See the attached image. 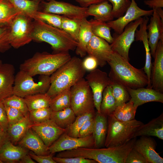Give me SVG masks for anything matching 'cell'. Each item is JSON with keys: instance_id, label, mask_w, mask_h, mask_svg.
Returning <instances> with one entry per match:
<instances>
[{"instance_id": "51", "label": "cell", "mask_w": 163, "mask_h": 163, "mask_svg": "<svg viewBox=\"0 0 163 163\" xmlns=\"http://www.w3.org/2000/svg\"><path fill=\"white\" fill-rule=\"evenodd\" d=\"M83 66L86 71H91L96 69L98 66L96 59L88 56L82 61Z\"/></svg>"}, {"instance_id": "43", "label": "cell", "mask_w": 163, "mask_h": 163, "mask_svg": "<svg viewBox=\"0 0 163 163\" xmlns=\"http://www.w3.org/2000/svg\"><path fill=\"white\" fill-rule=\"evenodd\" d=\"M113 6L112 13L114 18L123 16L129 7L131 0H108Z\"/></svg>"}, {"instance_id": "27", "label": "cell", "mask_w": 163, "mask_h": 163, "mask_svg": "<svg viewBox=\"0 0 163 163\" xmlns=\"http://www.w3.org/2000/svg\"><path fill=\"white\" fill-rule=\"evenodd\" d=\"M29 113L17 123L9 126L7 132L9 140L13 143H18L30 128L32 123L29 119Z\"/></svg>"}, {"instance_id": "8", "label": "cell", "mask_w": 163, "mask_h": 163, "mask_svg": "<svg viewBox=\"0 0 163 163\" xmlns=\"http://www.w3.org/2000/svg\"><path fill=\"white\" fill-rule=\"evenodd\" d=\"M33 20L22 13L16 15L12 20L9 24V40L11 47L18 49L32 41Z\"/></svg>"}, {"instance_id": "24", "label": "cell", "mask_w": 163, "mask_h": 163, "mask_svg": "<svg viewBox=\"0 0 163 163\" xmlns=\"http://www.w3.org/2000/svg\"><path fill=\"white\" fill-rule=\"evenodd\" d=\"M108 129L107 116L97 112L94 117L93 136L94 148H101L104 145Z\"/></svg>"}, {"instance_id": "13", "label": "cell", "mask_w": 163, "mask_h": 163, "mask_svg": "<svg viewBox=\"0 0 163 163\" xmlns=\"http://www.w3.org/2000/svg\"><path fill=\"white\" fill-rule=\"evenodd\" d=\"M94 142L92 134L82 138L70 136L66 132L61 135L48 148L50 154L54 153L80 147L94 148Z\"/></svg>"}, {"instance_id": "55", "label": "cell", "mask_w": 163, "mask_h": 163, "mask_svg": "<svg viewBox=\"0 0 163 163\" xmlns=\"http://www.w3.org/2000/svg\"><path fill=\"white\" fill-rule=\"evenodd\" d=\"M19 163H36L33 159L31 157L29 154H27L25 155L20 161Z\"/></svg>"}, {"instance_id": "54", "label": "cell", "mask_w": 163, "mask_h": 163, "mask_svg": "<svg viewBox=\"0 0 163 163\" xmlns=\"http://www.w3.org/2000/svg\"><path fill=\"white\" fill-rule=\"evenodd\" d=\"M9 140V137L7 132L0 130V150L3 145Z\"/></svg>"}, {"instance_id": "58", "label": "cell", "mask_w": 163, "mask_h": 163, "mask_svg": "<svg viewBox=\"0 0 163 163\" xmlns=\"http://www.w3.org/2000/svg\"><path fill=\"white\" fill-rule=\"evenodd\" d=\"M3 130L2 129L1 127L0 126V130Z\"/></svg>"}, {"instance_id": "59", "label": "cell", "mask_w": 163, "mask_h": 163, "mask_svg": "<svg viewBox=\"0 0 163 163\" xmlns=\"http://www.w3.org/2000/svg\"><path fill=\"white\" fill-rule=\"evenodd\" d=\"M0 163H2L0 160Z\"/></svg>"}, {"instance_id": "61", "label": "cell", "mask_w": 163, "mask_h": 163, "mask_svg": "<svg viewBox=\"0 0 163 163\" xmlns=\"http://www.w3.org/2000/svg\"></svg>"}, {"instance_id": "6", "label": "cell", "mask_w": 163, "mask_h": 163, "mask_svg": "<svg viewBox=\"0 0 163 163\" xmlns=\"http://www.w3.org/2000/svg\"><path fill=\"white\" fill-rule=\"evenodd\" d=\"M50 84V76L40 75L39 81L36 82L33 76L20 70L15 75L13 94L24 98L29 95L45 93Z\"/></svg>"}, {"instance_id": "52", "label": "cell", "mask_w": 163, "mask_h": 163, "mask_svg": "<svg viewBox=\"0 0 163 163\" xmlns=\"http://www.w3.org/2000/svg\"><path fill=\"white\" fill-rule=\"evenodd\" d=\"M144 3L152 9L163 7V0H145Z\"/></svg>"}, {"instance_id": "41", "label": "cell", "mask_w": 163, "mask_h": 163, "mask_svg": "<svg viewBox=\"0 0 163 163\" xmlns=\"http://www.w3.org/2000/svg\"><path fill=\"white\" fill-rule=\"evenodd\" d=\"M2 102L5 105L18 110L24 116H27L29 113L28 108L23 97L13 94L5 98Z\"/></svg>"}, {"instance_id": "39", "label": "cell", "mask_w": 163, "mask_h": 163, "mask_svg": "<svg viewBox=\"0 0 163 163\" xmlns=\"http://www.w3.org/2000/svg\"><path fill=\"white\" fill-rule=\"evenodd\" d=\"M82 20L71 18L62 16V29L77 42Z\"/></svg>"}, {"instance_id": "38", "label": "cell", "mask_w": 163, "mask_h": 163, "mask_svg": "<svg viewBox=\"0 0 163 163\" xmlns=\"http://www.w3.org/2000/svg\"><path fill=\"white\" fill-rule=\"evenodd\" d=\"M30 18L33 20L40 21L62 29V16L38 11L34 13Z\"/></svg>"}, {"instance_id": "40", "label": "cell", "mask_w": 163, "mask_h": 163, "mask_svg": "<svg viewBox=\"0 0 163 163\" xmlns=\"http://www.w3.org/2000/svg\"><path fill=\"white\" fill-rule=\"evenodd\" d=\"M110 85L117 107L130 100V95L125 87L112 81Z\"/></svg>"}, {"instance_id": "35", "label": "cell", "mask_w": 163, "mask_h": 163, "mask_svg": "<svg viewBox=\"0 0 163 163\" xmlns=\"http://www.w3.org/2000/svg\"><path fill=\"white\" fill-rule=\"evenodd\" d=\"M71 107L70 88H67L51 98L50 107L53 111H59Z\"/></svg>"}, {"instance_id": "46", "label": "cell", "mask_w": 163, "mask_h": 163, "mask_svg": "<svg viewBox=\"0 0 163 163\" xmlns=\"http://www.w3.org/2000/svg\"><path fill=\"white\" fill-rule=\"evenodd\" d=\"M53 160L58 163H96L94 160L81 157L61 158L53 157Z\"/></svg>"}, {"instance_id": "5", "label": "cell", "mask_w": 163, "mask_h": 163, "mask_svg": "<svg viewBox=\"0 0 163 163\" xmlns=\"http://www.w3.org/2000/svg\"><path fill=\"white\" fill-rule=\"evenodd\" d=\"M108 129L104 146L122 145L133 138L137 129L144 123L135 119L127 122L117 120L112 114L107 116Z\"/></svg>"}, {"instance_id": "19", "label": "cell", "mask_w": 163, "mask_h": 163, "mask_svg": "<svg viewBox=\"0 0 163 163\" xmlns=\"http://www.w3.org/2000/svg\"><path fill=\"white\" fill-rule=\"evenodd\" d=\"M153 13L149 24L147 26L148 30V38L151 55L154 58L156 47L159 40L163 42V21L156 9H152Z\"/></svg>"}, {"instance_id": "29", "label": "cell", "mask_w": 163, "mask_h": 163, "mask_svg": "<svg viewBox=\"0 0 163 163\" xmlns=\"http://www.w3.org/2000/svg\"><path fill=\"white\" fill-rule=\"evenodd\" d=\"M136 41L142 42L145 53V61L143 70L146 74L149 81V85L147 88H149L152 64L151 63V55L149 45L147 32L145 29H142L138 31L135 35Z\"/></svg>"}, {"instance_id": "30", "label": "cell", "mask_w": 163, "mask_h": 163, "mask_svg": "<svg viewBox=\"0 0 163 163\" xmlns=\"http://www.w3.org/2000/svg\"><path fill=\"white\" fill-rule=\"evenodd\" d=\"M24 98L29 111L41 108L49 107L51 99L46 93L29 95Z\"/></svg>"}, {"instance_id": "60", "label": "cell", "mask_w": 163, "mask_h": 163, "mask_svg": "<svg viewBox=\"0 0 163 163\" xmlns=\"http://www.w3.org/2000/svg\"><path fill=\"white\" fill-rule=\"evenodd\" d=\"M50 0H46V1H50Z\"/></svg>"}, {"instance_id": "36", "label": "cell", "mask_w": 163, "mask_h": 163, "mask_svg": "<svg viewBox=\"0 0 163 163\" xmlns=\"http://www.w3.org/2000/svg\"><path fill=\"white\" fill-rule=\"evenodd\" d=\"M21 13L8 0H0V25H9L14 18Z\"/></svg>"}, {"instance_id": "10", "label": "cell", "mask_w": 163, "mask_h": 163, "mask_svg": "<svg viewBox=\"0 0 163 163\" xmlns=\"http://www.w3.org/2000/svg\"><path fill=\"white\" fill-rule=\"evenodd\" d=\"M40 7L43 12L53 13L69 18L82 19L88 16L87 8H84L71 3L56 0L45 1L42 0Z\"/></svg>"}, {"instance_id": "32", "label": "cell", "mask_w": 163, "mask_h": 163, "mask_svg": "<svg viewBox=\"0 0 163 163\" xmlns=\"http://www.w3.org/2000/svg\"><path fill=\"white\" fill-rule=\"evenodd\" d=\"M18 11L30 18L39 11L42 0H8Z\"/></svg>"}, {"instance_id": "11", "label": "cell", "mask_w": 163, "mask_h": 163, "mask_svg": "<svg viewBox=\"0 0 163 163\" xmlns=\"http://www.w3.org/2000/svg\"><path fill=\"white\" fill-rule=\"evenodd\" d=\"M85 79L92 91L95 108L100 113V105L104 89L110 85L112 81L107 73L99 69L90 71Z\"/></svg>"}, {"instance_id": "48", "label": "cell", "mask_w": 163, "mask_h": 163, "mask_svg": "<svg viewBox=\"0 0 163 163\" xmlns=\"http://www.w3.org/2000/svg\"><path fill=\"white\" fill-rule=\"evenodd\" d=\"M94 117L85 123L80 130L78 137H84L92 134L94 128Z\"/></svg>"}, {"instance_id": "47", "label": "cell", "mask_w": 163, "mask_h": 163, "mask_svg": "<svg viewBox=\"0 0 163 163\" xmlns=\"http://www.w3.org/2000/svg\"><path fill=\"white\" fill-rule=\"evenodd\" d=\"M125 163H149L146 160L133 148L127 155Z\"/></svg>"}, {"instance_id": "20", "label": "cell", "mask_w": 163, "mask_h": 163, "mask_svg": "<svg viewBox=\"0 0 163 163\" xmlns=\"http://www.w3.org/2000/svg\"><path fill=\"white\" fill-rule=\"evenodd\" d=\"M14 74L13 65L4 63L0 66V102L13 94Z\"/></svg>"}, {"instance_id": "33", "label": "cell", "mask_w": 163, "mask_h": 163, "mask_svg": "<svg viewBox=\"0 0 163 163\" xmlns=\"http://www.w3.org/2000/svg\"><path fill=\"white\" fill-rule=\"evenodd\" d=\"M89 21L93 35L104 40L109 43H112L113 38L111 34V28L107 22L94 19Z\"/></svg>"}, {"instance_id": "56", "label": "cell", "mask_w": 163, "mask_h": 163, "mask_svg": "<svg viewBox=\"0 0 163 163\" xmlns=\"http://www.w3.org/2000/svg\"><path fill=\"white\" fill-rule=\"evenodd\" d=\"M159 16L162 21H163V10L162 8H155Z\"/></svg>"}, {"instance_id": "23", "label": "cell", "mask_w": 163, "mask_h": 163, "mask_svg": "<svg viewBox=\"0 0 163 163\" xmlns=\"http://www.w3.org/2000/svg\"><path fill=\"white\" fill-rule=\"evenodd\" d=\"M141 136H153L163 140V113L148 123L141 126L135 133L133 138Z\"/></svg>"}, {"instance_id": "18", "label": "cell", "mask_w": 163, "mask_h": 163, "mask_svg": "<svg viewBox=\"0 0 163 163\" xmlns=\"http://www.w3.org/2000/svg\"><path fill=\"white\" fill-rule=\"evenodd\" d=\"M133 103V106L138 107L146 103L157 102L163 103V93L150 88H139L136 89L126 88Z\"/></svg>"}, {"instance_id": "3", "label": "cell", "mask_w": 163, "mask_h": 163, "mask_svg": "<svg viewBox=\"0 0 163 163\" xmlns=\"http://www.w3.org/2000/svg\"><path fill=\"white\" fill-rule=\"evenodd\" d=\"M86 72L82 60L76 56L71 57L50 75V85L46 93L52 98L84 78Z\"/></svg>"}, {"instance_id": "14", "label": "cell", "mask_w": 163, "mask_h": 163, "mask_svg": "<svg viewBox=\"0 0 163 163\" xmlns=\"http://www.w3.org/2000/svg\"><path fill=\"white\" fill-rule=\"evenodd\" d=\"M30 128L48 148L66 131V129L60 127L51 119L40 123L32 124Z\"/></svg>"}, {"instance_id": "9", "label": "cell", "mask_w": 163, "mask_h": 163, "mask_svg": "<svg viewBox=\"0 0 163 163\" xmlns=\"http://www.w3.org/2000/svg\"><path fill=\"white\" fill-rule=\"evenodd\" d=\"M143 20V18L141 17L130 23L122 33L120 34L115 33L113 36V40L110 44L112 50L128 61L129 51L135 40L136 31Z\"/></svg>"}, {"instance_id": "34", "label": "cell", "mask_w": 163, "mask_h": 163, "mask_svg": "<svg viewBox=\"0 0 163 163\" xmlns=\"http://www.w3.org/2000/svg\"><path fill=\"white\" fill-rule=\"evenodd\" d=\"M117 107L110 85L104 90L100 105V113L107 116L112 114Z\"/></svg>"}, {"instance_id": "22", "label": "cell", "mask_w": 163, "mask_h": 163, "mask_svg": "<svg viewBox=\"0 0 163 163\" xmlns=\"http://www.w3.org/2000/svg\"><path fill=\"white\" fill-rule=\"evenodd\" d=\"M28 152L27 149L19 145H14L9 140L0 150V160L2 163H19Z\"/></svg>"}, {"instance_id": "49", "label": "cell", "mask_w": 163, "mask_h": 163, "mask_svg": "<svg viewBox=\"0 0 163 163\" xmlns=\"http://www.w3.org/2000/svg\"><path fill=\"white\" fill-rule=\"evenodd\" d=\"M9 126L7 116L4 105L0 102V126L2 129L7 132Z\"/></svg>"}, {"instance_id": "37", "label": "cell", "mask_w": 163, "mask_h": 163, "mask_svg": "<svg viewBox=\"0 0 163 163\" xmlns=\"http://www.w3.org/2000/svg\"><path fill=\"white\" fill-rule=\"evenodd\" d=\"M95 110L77 116L73 122L67 128L66 133L69 136L75 138L79 137L80 129L87 120L95 117Z\"/></svg>"}, {"instance_id": "21", "label": "cell", "mask_w": 163, "mask_h": 163, "mask_svg": "<svg viewBox=\"0 0 163 163\" xmlns=\"http://www.w3.org/2000/svg\"><path fill=\"white\" fill-rule=\"evenodd\" d=\"M18 143L19 145L32 151L37 155H46L50 154L48 147L31 128L28 129Z\"/></svg>"}, {"instance_id": "53", "label": "cell", "mask_w": 163, "mask_h": 163, "mask_svg": "<svg viewBox=\"0 0 163 163\" xmlns=\"http://www.w3.org/2000/svg\"><path fill=\"white\" fill-rule=\"evenodd\" d=\"M80 6L84 8H88L90 5L98 4L108 0H75Z\"/></svg>"}, {"instance_id": "16", "label": "cell", "mask_w": 163, "mask_h": 163, "mask_svg": "<svg viewBox=\"0 0 163 163\" xmlns=\"http://www.w3.org/2000/svg\"><path fill=\"white\" fill-rule=\"evenodd\" d=\"M154 58L149 88L163 93V42L161 40L157 44Z\"/></svg>"}, {"instance_id": "44", "label": "cell", "mask_w": 163, "mask_h": 163, "mask_svg": "<svg viewBox=\"0 0 163 163\" xmlns=\"http://www.w3.org/2000/svg\"><path fill=\"white\" fill-rule=\"evenodd\" d=\"M10 27L9 25H0V52L3 53L11 47L9 40Z\"/></svg>"}, {"instance_id": "2", "label": "cell", "mask_w": 163, "mask_h": 163, "mask_svg": "<svg viewBox=\"0 0 163 163\" xmlns=\"http://www.w3.org/2000/svg\"><path fill=\"white\" fill-rule=\"evenodd\" d=\"M33 20L32 40L48 43L53 53H69L75 49L78 42L63 30L40 21Z\"/></svg>"}, {"instance_id": "42", "label": "cell", "mask_w": 163, "mask_h": 163, "mask_svg": "<svg viewBox=\"0 0 163 163\" xmlns=\"http://www.w3.org/2000/svg\"><path fill=\"white\" fill-rule=\"evenodd\" d=\"M49 107L43 108L29 111V118L32 124L40 123L50 119L52 112Z\"/></svg>"}, {"instance_id": "57", "label": "cell", "mask_w": 163, "mask_h": 163, "mask_svg": "<svg viewBox=\"0 0 163 163\" xmlns=\"http://www.w3.org/2000/svg\"><path fill=\"white\" fill-rule=\"evenodd\" d=\"M2 60H0V66H1V65L2 64Z\"/></svg>"}, {"instance_id": "25", "label": "cell", "mask_w": 163, "mask_h": 163, "mask_svg": "<svg viewBox=\"0 0 163 163\" xmlns=\"http://www.w3.org/2000/svg\"><path fill=\"white\" fill-rule=\"evenodd\" d=\"M93 35L91 25L87 18L82 20L78 37V45L75 49L76 54L83 57L87 54V48Z\"/></svg>"}, {"instance_id": "17", "label": "cell", "mask_w": 163, "mask_h": 163, "mask_svg": "<svg viewBox=\"0 0 163 163\" xmlns=\"http://www.w3.org/2000/svg\"><path fill=\"white\" fill-rule=\"evenodd\" d=\"M157 144L149 136H141L136 139L133 148L140 153L149 163H163V158L155 151Z\"/></svg>"}, {"instance_id": "31", "label": "cell", "mask_w": 163, "mask_h": 163, "mask_svg": "<svg viewBox=\"0 0 163 163\" xmlns=\"http://www.w3.org/2000/svg\"><path fill=\"white\" fill-rule=\"evenodd\" d=\"M137 108L130 100L117 106L112 114L118 120L127 122L135 119Z\"/></svg>"}, {"instance_id": "7", "label": "cell", "mask_w": 163, "mask_h": 163, "mask_svg": "<svg viewBox=\"0 0 163 163\" xmlns=\"http://www.w3.org/2000/svg\"><path fill=\"white\" fill-rule=\"evenodd\" d=\"M71 107L76 116L94 110L92 91L83 78L70 88Z\"/></svg>"}, {"instance_id": "1", "label": "cell", "mask_w": 163, "mask_h": 163, "mask_svg": "<svg viewBox=\"0 0 163 163\" xmlns=\"http://www.w3.org/2000/svg\"><path fill=\"white\" fill-rule=\"evenodd\" d=\"M107 63L110 68L108 76L112 82L133 89L149 85L143 68L134 67L118 53L113 52Z\"/></svg>"}, {"instance_id": "28", "label": "cell", "mask_w": 163, "mask_h": 163, "mask_svg": "<svg viewBox=\"0 0 163 163\" xmlns=\"http://www.w3.org/2000/svg\"><path fill=\"white\" fill-rule=\"evenodd\" d=\"M76 117L71 107H69L60 110L52 111L50 119L60 127L66 129L73 122Z\"/></svg>"}, {"instance_id": "26", "label": "cell", "mask_w": 163, "mask_h": 163, "mask_svg": "<svg viewBox=\"0 0 163 163\" xmlns=\"http://www.w3.org/2000/svg\"><path fill=\"white\" fill-rule=\"evenodd\" d=\"M113 6L108 1L93 4L87 8V14L88 16H91L94 19L107 22L113 20L112 11Z\"/></svg>"}, {"instance_id": "12", "label": "cell", "mask_w": 163, "mask_h": 163, "mask_svg": "<svg viewBox=\"0 0 163 163\" xmlns=\"http://www.w3.org/2000/svg\"><path fill=\"white\" fill-rule=\"evenodd\" d=\"M153 13L152 9L149 10L142 9L138 7L135 0H131L129 7L123 16L107 23L110 28L114 30L115 33L120 34L130 23L142 16L152 15Z\"/></svg>"}, {"instance_id": "45", "label": "cell", "mask_w": 163, "mask_h": 163, "mask_svg": "<svg viewBox=\"0 0 163 163\" xmlns=\"http://www.w3.org/2000/svg\"><path fill=\"white\" fill-rule=\"evenodd\" d=\"M9 126L17 123L25 117L18 110L15 108L5 105Z\"/></svg>"}, {"instance_id": "15", "label": "cell", "mask_w": 163, "mask_h": 163, "mask_svg": "<svg viewBox=\"0 0 163 163\" xmlns=\"http://www.w3.org/2000/svg\"><path fill=\"white\" fill-rule=\"evenodd\" d=\"M113 52L108 43L93 34L87 46V53L96 59L98 66L101 67L105 66Z\"/></svg>"}, {"instance_id": "50", "label": "cell", "mask_w": 163, "mask_h": 163, "mask_svg": "<svg viewBox=\"0 0 163 163\" xmlns=\"http://www.w3.org/2000/svg\"><path fill=\"white\" fill-rule=\"evenodd\" d=\"M28 154L33 159L39 163H56L53 159V155L52 154L41 155H36L33 152H29Z\"/></svg>"}, {"instance_id": "4", "label": "cell", "mask_w": 163, "mask_h": 163, "mask_svg": "<svg viewBox=\"0 0 163 163\" xmlns=\"http://www.w3.org/2000/svg\"><path fill=\"white\" fill-rule=\"evenodd\" d=\"M71 58L69 52H37L20 65V70L33 77L38 75L50 76Z\"/></svg>"}]
</instances>
